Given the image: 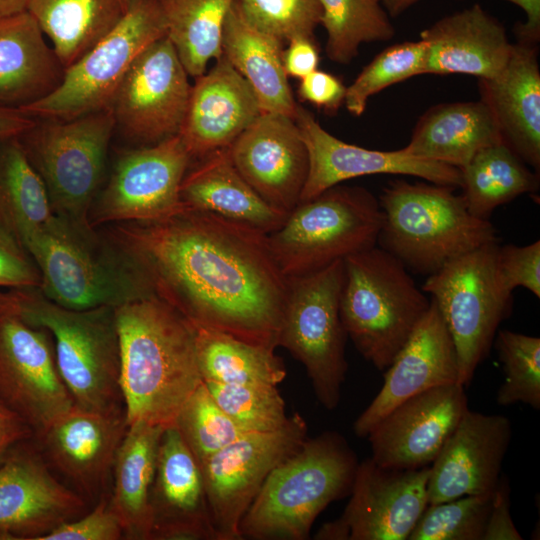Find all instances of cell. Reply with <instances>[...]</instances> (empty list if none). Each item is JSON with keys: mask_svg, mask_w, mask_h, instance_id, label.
<instances>
[{"mask_svg": "<svg viewBox=\"0 0 540 540\" xmlns=\"http://www.w3.org/2000/svg\"><path fill=\"white\" fill-rule=\"evenodd\" d=\"M409 339L384 370V382L353 424L358 437H367L393 408L431 388L459 383V365L451 335L435 302ZM460 384V383H459Z\"/></svg>", "mask_w": 540, "mask_h": 540, "instance_id": "cb8c5ba5", "label": "cell"}, {"mask_svg": "<svg viewBox=\"0 0 540 540\" xmlns=\"http://www.w3.org/2000/svg\"><path fill=\"white\" fill-rule=\"evenodd\" d=\"M228 148L237 171L268 204L286 215L298 205L309 157L294 118L262 112Z\"/></svg>", "mask_w": 540, "mask_h": 540, "instance_id": "7402d4cb", "label": "cell"}, {"mask_svg": "<svg viewBox=\"0 0 540 540\" xmlns=\"http://www.w3.org/2000/svg\"><path fill=\"white\" fill-rule=\"evenodd\" d=\"M426 44L422 40L391 45L367 64L347 87L344 104L349 113L361 116L369 99L383 89L423 75Z\"/></svg>", "mask_w": 540, "mask_h": 540, "instance_id": "b9f144b4", "label": "cell"}, {"mask_svg": "<svg viewBox=\"0 0 540 540\" xmlns=\"http://www.w3.org/2000/svg\"><path fill=\"white\" fill-rule=\"evenodd\" d=\"M154 294L190 323L278 347L288 283L268 234L212 212L111 224L103 232Z\"/></svg>", "mask_w": 540, "mask_h": 540, "instance_id": "6da1fadb", "label": "cell"}, {"mask_svg": "<svg viewBox=\"0 0 540 540\" xmlns=\"http://www.w3.org/2000/svg\"><path fill=\"white\" fill-rule=\"evenodd\" d=\"M491 495H467L428 504L408 540H483Z\"/></svg>", "mask_w": 540, "mask_h": 540, "instance_id": "ee69618b", "label": "cell"}, {"mask_svg": "<svg viewBox=\"0 0 540 540\" xmlns=\"http://www.w3.org/2000/svg\"><path fill=\"white\" fill-rule=\"evenodd\" d=\"M3 293L26 322L51 333L58 370L75 405L125 414L114 307L66 308L47 298L39 287L11 288Z\"/></svg>", "mask_w": 540, "mask_h": 540, "instance_id": "5b68a950", "label": "cell"}, {"mask_svg": "<svg viewBox=\"0 0 540 540\" xmlns=\"http://www.w3.org/2000/svg\"><path fill=\"white\" fill-rule=\"evenodd\" d=\"M455 187L390 181L381 192L383 214L377 245L411 271L431 275L449 261L499 242L488 219L472 215Z\"/></svg>", "mask_w": 540, "mask_h": 540, "instance_id": "277c9868", "label": "cell"}, {"mask_svg": "<svg viewBox=\"0 0 540 540\" xmlns=\"http://www.w3.org/2000/svg\"><path fill=\"white\" fill-rule=\"evenodd\" d=\"M125 414H110L73 405L39 437V449L86 501L109 495L118 448L127 430Z\"/></svg>", "mask_w": 540, "mask_h": 540, "instance_id": "44dd1931", "label": "cell"}, {"mask_svg": "<svg viewBox=\"0 0 540 540\" xmlns=\"http://www.w3.org/2000/svg\"><path fill=\"white\" fill-rule=\"evenodd\" d=\"M390 17H397L420 0H379Z\"/></svg>", "mask_w": 540, "mask_h": 540, "instance_id": "9f6ffc18", "label": "cell"}, {"mask_svg": "<svg viewBox=\"0 0 540 540\" xmlns=\"http://www.w3.org/2000/svg\"><path fill=\"white\" fill-rule=\"evenodd\" d=\"M283 44L250 25L234 1L223 26L222 55L250 84L262 112L294 118L297 103L283 65Z\"/></svg>", "mask_w": 540, "mask_h": 540, "instance_id": "d6a6232c", "label": "cell"}, {"mask_svg": "<svg viewBox=\"0 0 540 540\" xmlns=\"http://www.w3.org/2000/svg\"><path fill=\"white\" fill-rule=\"evenodd\" d=\"M426 44L423 74L491 79L506 65L513 44L505 27L480 5L449 14L420 33Z\"/></svg>", "mask_w": 540, "mask_h": 540, "instance_id": "4316f807", "label": "cell"}, {"mask_svg": "<svg viewBox=\"0 0 540 540\" xmlns=\"http://www.w3.org/2000/svg\"><path fill=\"white\" fill-rule=\"evenodd\" d=\"M499 242L465 253L431 274L422 286L431 295L453 340L459 383L472 380L487 357L498 327L513 307L498 267Z\"/></svg>", "mask_w": 540, "mask_h": 540, "instance_id": "9c48e42d", "label": "cell"}, {"mask_svg": "<svg viewBox=\"0 0 540 540\" xmlns=\"http://www.w3.org/2000/svg\"><path fill=\"white\" fill-rule=\"evenodd\" d=\"M464 388L437 386L393 408L367 435L372 460L398 469L430 466L468 409Z\"/></svg>", "mask_w": 540, "mask_h": 540, "instance_id": "ffe728a7", "label": "cell"}, {"mask_svg": "<svg viewBox=\"0 0 540 540\" xmlns=\"http://www.w3.org/2000/svg\"><path fill=\"white\" fill-rule=\"evenodd\" d=\"M122 5L124 6L125 10H127V8L129 7L130 3L133 1V0H120Z\"/></svg>", "mask_w": 540, "mask_h": 540, "instance_id": "680465c9", "label": "cell"}, {"mask_svg": "<svg viewBox=\"0 0 540 540\" xmlns=\"http://www.w3.org/2000/svg\"><path fill=\"white\" fill-rule=\"evenodd\" d=\"M47 189L18 138L0 143V236L24 250L54 216Z\"/></svg>", "mask_w": 540, "mask_h": 540, "instance_id": "e575fe53", "label": "cell"}, {"mask_svg": "<svg viewBox=\"0 0 540 540\" xmlns=\"http://www.w3.org/2000/svg\"><path fill=\"white\" fill-rule=\"evenodd\" d=\"M33 437L28 424L0 400V464L17 445Z\"/></svg>", "mask_w": 540, "mask_h": 540, "instance_id": "f5cc1de1", "label": "cell"}, {"mask_svg": "<svg viewBox=\"0 0 540 540\" xmlns=\"http://www.w3.org/2000/svg\"><path fill=\"white\" fill-rule=\"evenodd\" d=\"M174 426L199 466L211 455L248 433L218 406L204 382L184 403Z\"/></svg>", "mask_w": 540, "mask_h": 540, "instance_id": "60d3db41", "label": "cell"}, {"mask_svg": "<svg viewBox=\"0 0 540 540\" xmlns=\"http://www.w3.org/2000/svg\"><path fill=\"white\" fill-rule=\"evenodd\" d=\"M294 120L309 157L299 203L346 180L375 174L408 175L435 184L461 186L459 168L410 155L403 149L371 150L346 143L326 131L310 111L298 104Z\"/></svg>", "mask_w": 540, "mask_h": 540, "instance_id": "d6986e66", "label": "cell"}, {"mask_svg": "<svg viewBox=\"0 0 540 540\" xmlns=\"http://www.w3.org/2000/svg\"><path fill=\"white\" fill-rule=\"evenodd\" d=\"M343 262V327L363 358L384 371L428 311L431 300L403 263L378 245Z\"/></svg>", "mask_w": 540, "mask_h": 540, "instance_id": "52a82bcc", "label": "cell"}, {"mask_svg": "<svg viewBox=\"0 0 540 540\" xmlns=\"http://www.w3.org/2000/svg\"><path fill=\"white\" fill-rule=\"evenodd\" d=\"M54 215L25 242L43 294L70 309L118 307L155 295L104 233Z\"/></svg>", "mask_w": 540, "mask_h": 540, "instance_id": "8992f818", "label": "cell"}, {"mask_svg": "<svg viewBox=\"0 0 540 540\" xmlns=\"http://www.w3.org/2000/svg\"><path fill=\"white\" fill-rule=\"evenodd\" d=\"M346 89L337 76L317 69L300 79L297 94L301 101L334 114L344 104Z\"/></svg>", "mask_w": 540, "mask_h": 540, "instance_id": "c3c4849f", "label": "cell"}, {"mask_svg": "<svg viewBox=\"0 0 540 540\" xmlns=\"http://www.w3.org/2000/svg\"><path fill=\"white\" fill-rule=\"evenodd\" d=\"M327 34L326 54L339 64L350 63L364 43L388 41L394 26L379 0H318Z\"/></svg>", "mask_w": 540, "mask_h": 540, "instance_id": "f35d334b", "label": "cell"}, {"mask_svg": "<svg viewBox=\"0 0 540 540\" xmlns=\"http://www.w3.org/2000/svg\"><path fill=\"white\" fill-rule=\"evenodd\" d=\"M288 283L278 333V346L305 367L317 400L327 410L337 408L348 363L347 334L340 316L344 262L337 260Z\"/></svg>", "mask_w": 540, "mask_h": 540, "instance_id": "8fae6325", "label": "cell"}, {"mask_svg": "<svg viewBox=\"0 0 540 540\" xmlns=\"http://www.w3.org/2000/svg\"><path fill=\"white\" fill-rule=\"evenodd\" d=\"M0 400L39 437L73 405L51 333L26 322L0 291Z\"/></svg>", "mask_w": 540, "mask_h": 540, "instance_id": "5bb4252c", "label": "cell"}, {"mask_svg": "<svg viewBox=\"0 0 540 540\" xmlns=\"http://www.w3.org/2000/svg\"><path fill=\"white\" fill-rule=\"evenodd\" d=\"M295 412L273 431L248 432L211 455L201 466L206 498L218 540H241L240 523L269 474L308 438Z\"/></svg>", "mask_w": 540, "mask_h": 540, "instance_id": "4fadbf2b", "label": "cell"}, {"mask_svg": "<svg viewBox=\"0 0 540 540\" xmlns=\"http://www.w3.org/2000/svg\"><path fill=\"white\" fill-rule=\"evenodd\" d=\"M64 72L27 10L0 17V105L20 108L47 96Z\"/></svg>", "mask_w": 540, "mask_h": 540, "instance_id": "f546056e", "label": "cell"}, {"mask_svg": "<svg viewBox=\"0 0 540 540\" xmlns=\"http://www.w3.org/2000/svg\"><path fill=\"white\" fill-rule=\"evenodd\" d=\"M36 123L20 108L0 105V143L18 138Z\"/></svg>", "mask_w": 540, "mask_h": 540, "instance_id": "db71d44e", "label": "cell"}, {"mask_svg": "<svg viewBox=\"0 0 540 540\" xmlns=\"http://www.w3.org/2000/svg\"><path fill=\"white\" fill-rule=\"evenodd\" d=\"M194 79L178 136L197 161L229 147L262 110L250 84L223 55Z\"/></svg>", "mask_w": 540, "mask_h": 540, "instance_id": "d4e9b609", "label": "cell"}, {"mask_svg": "<svg viewBox=\"0 0 540 540\" xmlns=\"http://www.w3.org/2000/svg\"><path fill=\"white\" fill-rule=\"evenodd\" d=\"M167 34L189 76L207 71L222 56L225 19L235 0H156Z\"/></svg>", "mask_w": 540, "mask_h": 540, "instance_id": "74e56055", "label": "cell"}, {"mask_svg": "<svg viewBox=\"0 0 540 540\" xmlns=\"http://www.w3.org/2000/svg\"><path fill=\"white\" fill-rule=\"evenodd\" d=\"M480 99L498 123L503 141L539 173L540 69L536 44L518 40L501 72L479 79Z\"/></svg>", "mask_w": 540, "mask_h": 540, "instance_id": "83f0119b", "label": "cell"}, {"mask_svg": "<svg viewBox=\"0 0 540 540\" xmlns=\"http://www.w3.org/2000/svg\"><path fill=\"white\" fill-rule=\"evenodd\" d=\"M164 429L143 422L130 424L118 448L109 505L122 525L124 539L151 540L150 493Z\"/></svg>", "mask_w": 540, "mask_h": 540, "instance_id": "1f68e13d", "label": "cell"}, {"mask_svg": "<svg viewBox=\"0 0 540 540\" xmlns=\"http://www.w3.org/2000/svg\"><path fill=\"white\" fill-rule=\"evenodd\" d=\"M123 528L109 505V495L96 502L93 509L67 521L40 540H119Z\"/></svg>", "mask_w": 540, "mask_h": 540, "instance_id": "bcb514c9", "label": "cell"}, {"mask_svg": "<svg viewBox=\"0 0 540 540\" xmlns=\"http://www.w3.org/2000/svg\"><path fill=\"white\" fill-rule=\"evenodd\" d=\"M150 504L151 540H218L201 468L174 425L160 438Z\"/></svg>", "mask_w": 540, "mask_h": 540, "instance_id": "484cf974", "label": "cell"}, {"mask_svg": "<svg viewBox=\"0 0 540 540\" xmlns=\"http://www.w3.org/2000/svg\"><path fill=\"white\" fill-rule=\"evenodd\" d=\"M166 34L157 1L133 0L117 25L65 69L50 94L20 109L36 119H71L110 108L135 59Z\"/></svg>", "mask_w": 540, "mask_h": 540, "instance_id": "7c38bea8", "label": "cell"}, {"mask_svg": "<svg viewBox=\"0 0 540 540\" xmlns=\"http://www.w3.org/2000/svg\"><path fill=\"white\" fill-rule=\"evenodd\" d=\"M358 464L338 432L307 438L267 477L241 520V538L308 539L319 514L350 494Z\"/></svg>", "mask_w": 540, "mask_h": 540, "instance_id": "3957f363", "label": "cell"}, {"mask_svg": "<svg viewBox=\"0 0 540 540\" xmlns=\"http://www.w3.org/2000/svg\"><path fill=\"white\" fill-rule=\"evenodd\" d=\"M382 221L369 190L338 184L298 203L268 234L269 247L282 274L299 277L377 245Z\"/></svg>", "mask_w": 540, "mask_h": 540, "instance_id": "ba28073f", "label": "cell"}, {"mask_svg": "<svg viewBox=\"0 0 540 540\" xmlns=\"http://www.w3.org/2000/svg\"><path fill=\"white\" fill-rule=\"evenodd\" d=\"M283 50V65L288 77L302 79L318 69L320 56L314 38H295Z\"/></svg>", "mask_w": 540, "mask_h": 540, "instance_id": "816d5d0a", "label": "cell"}, {"mask_svg": "<svg viewBox=\"0 0 540 540\" xmlns=\"http://www.w3.org/2000/svg\"><path fill=\"white\" fill-rule=\"evenodd\" d=\"M115 313L127 425L173 426L203 382L194 325L156 295L118 306Z\"/></svg>", "mask_w": 540, "mask_h": 540, "instance_id": "7a4b0ae2", "label": "cell"}, {"mask_svg": "<svg viewBox=\"0 0 540 540\" xmlns=\"http://www.w3.org/2000/svg\"><path fill=\"white\" fill-rule=\"evenodd\" d=\"M218 406L246 432H266L288 420L277 386L204 382Z\"/></svg>", "mask_w": 540, "mask_h": 540, "instance_id": "7bdbcfd3", "label": "cell"}, {"mask_svg": "<svg viewBox=\"0 0 540 540\" xmlns=\"http://www.w3.org/2000/svg\"><path fill=\"white\" fill-rule=\"evenodd\" d=\"M194 327L196 357L203 382L277 386L285 379L284 363L274 349L215 329Z\"/></svg>", "mask_w": 540, "mask_h": 540, "instance_id": "d590c367", "label": "cell"}, {"mask_svg": "<svg viewBox=\"0 0 540 540\" xmlns=\"http://www.w3.org/2000/svg\"><path fill=\"white\" fill-rule=\"evenodd\" d=\"M429 473L430 466L398 469L363 460L343 513L324 523L314 539L408 540L428 505Z\"/></svg>", "mask_w": 540, "mask_h": 540, "instance_id": "2e32d148", "label": "cell"}, {"mask_svg": "<svg viewBox=\"0 0 540 540\" xmlns=\"http://www.w3.org/2000/svg\"><path fill=\"white\" fill-rule=\"evenodd\" d=\"M87 512V501L52 473L39 447L17 445L0 464V539L40 540Z\"/></svg>", "mask_w": 540, "mask_h": 540, "instance_id": "ac0fdd59", "label": "cell"}, {"mask_svg": "<svg viewBox=\"0 0 540 540\" xmlns=\"http://www.w3.org/2000/svg\"><path fill=\"white\" fill-rule=\"evenodd\" d=\"M180 197L188 209L212 212L270 234L287 215L268 204L235 168L229 148L216 150L186 172Z\"/></svg>", "mask_w": 540, "mask_h": 540, "instance_id": "f1b7e54d", "label": "cell"}, {"mask_svg": "<svg viewBox=\"0 0 540 540\" xmlns=\"http://www.w3.org/2000/svg\"><path fill=\"white\" fill-rule=\"evenodd\" d=\"M40 272L31 257L0 236V288L39 287Z\"/></svg>", "mask_w": 540, "mask_h": 540, "instance_id": "681fc988", "label": "cell"}, {"mask_svg": "<svg viewBox=\"0 0 540 540\" xmlns=\"http://www.w3.org/2000/svg\"><path fill=\"white\" fill-rule=\"evenodd\" d=\"M502 364L504 381L496 402L501 406L523 403L540 409V339L510 330H499L493 341Z\"/></svg>", "mask_w": 540, "mask_h": 540, "instance_id": "ab89813d", "label": "cell"}, {"mask_svg": "<svg viewBox=\"0 0 540 540\" xmlns=\"http://www.w3.org/2000/svg\"><path fill=\"white\" fill-rule=\"evenodd\" d=\"M502 141L493 112L479 99L431 107L420 117L402 149L461 169L480 150Z\"/></svg>", "mask_w": 540, "mask_h": 540, "instance_id": "4dcf8cb0", "label": "cell"}, {"mask_svg": "<svg viewBox=\"0 0 540 540\" xmlns=\"http://www.w3.org/2000/svg\"><path fill=\"white\" fill-rule=\"evenodd\" d=\"M115 128L108 108L71 119H36L18 137L45 184L55 215L91 225L89 212L99 194Z\"/></svg>", "mask_w": 540, "mask_h": 540, "instance_id": "30bf717a", "label": "cell"}, {"mask_svg": "<svg viewBox=\"0 0 540 540\" xmlns=\"http://www.w3.org/2000/svg\"><path fill=\"white\" fill-rule=\"evenodd\" d=\"M176 49L167 36L135 59L110 105L115 127L144 146L178 135L191 84Z\"/></svg>", "mask_w": 540, "mask_h": 540, "instance_id": "e0dca14e", "label": "cell"}, {"mask_svg": "<svg viewBox=\"0 0 540 540\" xmlns=\"http://www.w3.org/2000/svg\"><path fill=\"white\" fill-rule=\"evenodd\" d=\"M245 20L282 43L314 38L322 19L318 0H235Z\"/></svg>", "mask_w": 540, "mask_h": 540, "instance_id": "f6af8a7d", "label": "cell"}, {"mask_svg": "<svg viewBox=\"0 0 540 540\" xmlns=\"http://www.w3.org/2000/svg\"><path fill=\"white\" fill-rule=\"evenodd\" d=\"M29 0H0V17L26 11Z\"/></svg>", "mask_w": 540, "mask_h": 540, "instance_id": "6f0895ef", "label": "cell"}, {"mask_svg": "<svg viewBox=\"0 0 540 540\" xmlns=\"http://www.w3.org/2000/svg\"><path fill=\"white\" fill-rule=\"evenodd\" d=\"M520 7L526 15L525 22H518L515 33L518 40L537 44L540 38V0H506Z\"/></svg>", "mask_w": 540, "mask_h": 540, "instance_id": "11a10c76", "label": "cell"}, {"mask_svg": "<svg viewBox=\"0 0 540 540\" xmlns=\"http://www.w3.org/2000/svg\"><path fill=\"white\" fill-rule=\"evenodd\" d=\"M511 439L512 424L506 416L468 408L430 465L428 504L491 495Z\"/></svg>", "mask_w": 540, "mask_h": 540, "instance_id": "603a6c76", "label": "cell"}, {"mask_svg": "<svg viewBox=\"0 0 540 540\" xmlns=\"http://www.w3.org/2000/svg\"><path fill=\"white\" fill-rule=\"evenodd\" d=\"M497 260L501 277L509 290L523 287L540 297L539 240L525 246L499 245Z\"/></svg>", "mask_w": 540, "mask_h": 540, "instance_id": "7dc6e473", "label": "cell"}, {"mask_svg": "<svg viewBox=\"0 0 540 540\" xmlns=\"http://www.w3.org/2000/svg\"><path fill=\"white\" fill-rule=\"evenodd\" d=\"M191 161L178 135L123 152L92 204L90 224L159 220L186 209L180 187Z\"/></svg>", "mask_w": 540, "mask_h": 540, "instance_id": "9a60e30c", "label": "cell"}, {"mask_svg": "<svg viewBox=\"0 0 540 540\" xmlns=\"http://www.w3.org/2000/svg\"><path fill=\"white\" fill-rule=\"evenodd\" d=\"M510 485L505 474H501L492 493L491 508L483 540H522L510 513Z\"/></svg>", "mask_w": 540, "mask_h": 540, "instance_id": "f907efd6", "label": "cell"}, {"mask_svg": "<svg viewBox=\"0 0 540 540\" xmlns=\"http://www.w3.org/2000/svg\"><path fill=\"white\" fill-rule=\"evenodd\" d=\"M26 10L50 39L65 69L107 35L126 12L120 0H29Z\"/></svg>", "mask_w": 540, "mask_h": 540, "instance_id": "836d02e7", "label": "cell"}, {"mask_svg": "<svg viewBox=\"0 0 540 540\" xmlns=\"http://www.w3.org/2000/svg\"><path fill=\"white\" fill-rule=\"evenodd\" d=\"M460 171L467 209L481 219L539 188V174L531 172L504 141L480 150Z\"/></svg>", "mask_w": 540, "mask_h": 540, "instance_id": "8d00e7d4", "label": "cell"}]
</instances>
